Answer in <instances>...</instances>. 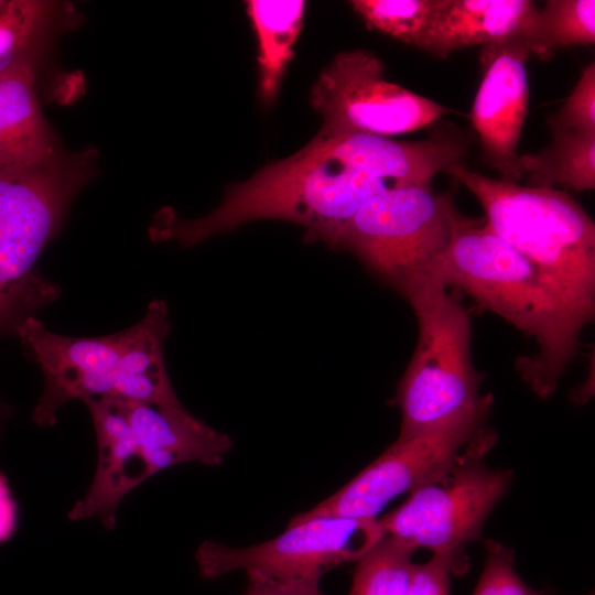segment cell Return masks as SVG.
<instances>
[{"mask_svg":"<svg viewBox=\"0 0 595 595\" xmlns=\"http://www.w3.org/2000/svg\"><path fill=\"white\" fill-rule=\"evenodd\" d=\"M467 143L447 133L420 141L321 131L296 153L229 185L208 215L186 219L163 208L149 228L155 242L183 248L257 219H281L304 229L305 240L332 247L340 228L368 202L394 187L432 183L462 163Z\"/></svg>","mask_w":595,"mask_h":595,"instance_id":"cell-1","label":"cell"},{"mask_svg":"<svg viewBox=\"0 0 595 595\" xmlns=\"http://www.w3.org/2000/svg\"><path fill=\"white\" fill-rule=\"evenodd\" d=\"M428 273L467 294L519 332L533 338L537 353L516 369L538 397H551L574 359L584 326L552 281L485 223L461 216L446 250Z\"/></svg>","mask_w":595,"mask_h":595,"instance_id":"cell-2","label":"cell"},{"mask_svg":"<svg viewBox=\"0 0 595 595\" xmlns=\"http://www.w3.org/2000/svg\"><path fill=\"white\" fill-rule=\"evenodd\" d=\"M171 329L167 305L153 300L133 326L100 337H69L48 331L35 316L15 335L29 360L44 378L32 419L52 426L71 400L117 398L165 408H181L164 361Z\"/></svg>","mask_w":595,"mask_h":595,"instance_id":"cell-3","label":"cell"},{"mask_svg":"<svg viewBox=\"0 0 595 595\" xmlns=\"http://www.w3.org/2000/svg\"><path fill=\"white\" fill-rule=\"evenodd\" d=\"M446 173L479 202L485 223L536 264L585 327L595 314V225L567 193L497 180L462 163Z\"/></svg>","mask_w":595,"mask_h":595,"instance_id":"cell-4","label":"cell"},{"mask_svg":"<svg viewBox=\"0 0 595 595\" xmlns=\"http://www.w3.org/2000/svg\"><path fill=\"white\" fill-rule=\"evenodd\" d=\"M97 154L62 152L40 166L0 173V340L58 299L60 286L36 263L94 177Z\"/></svg>","mask_w":595,"mask_h":595,"instance_id":"cell-5","label":"cell"},{"mask_svg":"<svg viewBox=\"0 0 595 595\" xmlns=\"http://www.w3.org/2000/svg\"><path fill=\"white\" fill-rule=\"evenodd\" d=\"M450 289L426 273L400 292L414 312L419 333L393 399L401 412L399 437L489 415L493 397L479 390L469 315L462 293Z\"/></svg>","mask_w":595,"mask_h":595,"instance_id":"cell-6","label":"cell"},{"mask_svg":"<svg viewBox=\"0 0 595 595\" xmlns=\"http://www.w3.org/2000/svg\"><path fill=\"white\" fill-rule=\"evenodd\" d=\"M461 216L432 183L402 185L363 206L331 248L349 251L400 293L446 250Z\"/></svg>","mask_w":595,"mask_h":595,"instance_id":"cell-7","label":"cell"},{"mask_svg":"<svg viewBox=\"0 0 595 595\" xmlns=\"http://www.w3.org/2000/svg\"><path fill=\"white\" fill-rule=\"evenodd\" d=\"M497 435L489 429L452 463L410 493L393 511L378 518L385 536L433 554L462 550L479 539L483 527L508 493L512 470L490 468L485 456Z\"/></svg>","mask_w":595,"mask_h":595,"instance_id":"cell-8","label":"cell"},{"mask_svg":"<svg viewBox=\"0 0 595 595\" xmlns=\"http://www.w3.org/2000/svg\"><path fill=\"white\" fill-rule=\"evenodd\" d=\"M97 440V467L85 496L68 512L71 520L97 517L112 530L117 510L132 489L177 465L170 419L159 405L117 398L89 399Z\"/></svg>","mask_w":595,"mask_h":595,"instance_id":"cell-9","label":"cell"},{"mask_svg":"<svg viewBox=\"0 0 595 595\" xmlns=\"http://www.w3.org/2000/svg\"><path fill=\"white\" fill-rule=\"evenodd\" d=\"M385 64L372 52L338 53L314 83L310 102L326 134L392 136L434 123L451 109L383 78Z\"/></svg>","mask_w":595,"mask_h":595,"instance_id":"cell-10","label":"cell"},{"mask_svg":"<svg viewBox=\"0 0 595 595\" xmlns=\"http://www.w3.org/2000/svg\"><path fill=\"white\" fill-rule=\"evenodd\" d=\"M385 536L378 518L316 517L288 524L262 543L232 548L204 541L195 553L202 577L216 578L242 571L273 577H322L357 562Z\"/></svg>","mask_w":595,"mask_h":595,"instance_id":"cell-11","label":"cell"},{"mask_svg":"<svg viewBox=\"0 0 595 595\" xmlns=\"http://www.w3.org/2000/svg\"><path fill=\"white\" fill-rule=\"evenodd\" d=\"M488 416L433 432L399 437L371 464L314 508L295 515L289 524L316 517L378 518L393 498L411 493L452 463L490 428Z\"/></svg>","mask_w":595,"mask_h":595,"instance_id":"cell-12","label":"cell"},{"mask_svg":"<svg viewBox=\"0 0 595 595\" xmlns=\"http://www.w3.org/2000/svg\"><path fill=\"white\" fill-rule=\"evenodd\" d=\"M523 33L482 46V80L470 111L486 162L513 183L523 175L517 148L529 104L531 53Z\"/></svg>","mask_w":595,"mask_h":595,"instance_id":"cell-13","label":"cell"},{"mask_svg":"<svg viewBox=\"0 0 595 595\" xmlns=\"http://www.w3.org/2000/svg\"><path fill=\"white\" fill-rule=\"evenodd\" d=\"M39 65L28 62L0 77V173L40 166L63 152L41 110Z\"/></svg>","mask_w":595,"mask_h":595,"instance_id":"cell-14","label":"cell"},{"mask_svg":"<svg viewBox=\"0 0 595 595\" xmlns=\"http://www.w3.org/2000/svg\"><path fill=\"white\" fill-rule=\"evenodd\" d=\"M538 10L530 0H440L420 50L444 60L464 47L521 34Z\"/></svg>","mask_w":595,"mask_h":595,"instance_id":"cell-15","label":"cell"},{"mask_svg":"<svg viewBox=\"0 0 595 595\" xmlns=\"http://www.w3.org/2000/svg\"><path fill=\"white\" fill-rule=\"evenodd\" d=\"M246 7L258 41L259 96L270 105L293 58L306 4L303 0H249Z\"/></svg>","mask_w":595,"mask_h":595,"instance_id":"cell-16","label":"cell"},{"mask_svg":"<svg viewBox=\"0 0 595 595\" xmlns=\"http://www.w3.org/2000/svg\"><path fill=\"white\" fill-rule=\"evenodd\" d=\"M74 14L69 4L47 0H2L0 77L28 62H41L53 36Z\"/></svg>","mask_w":595,"mask_h":595,"instance_id":"cell-17","label":"cell"},{"mask_svg":"<svg viewBox=\"0 0 595 595\" xmlns=\"http://www.w3.org/2000/svg\"><path fill=\"white\" fill-rule=\"evenodd\" d=\"M520 164L528 174V186L593 190L595 132L554 130L551 143L538 153L520 155Z\"/></svg>","mask_w":595,"mask_h":595,"instance_id":"cell-18","label":"cell"},{"mask_svg":"<svg viewBox=\"0 0 595 595\" xmlns=\"http://www.w3.org/2000/svg\"><path fill=\"white\" fill-rule=\"evenodd\" d=\"M531 54L549 58L556 50L595 42L594 0H550L523 33Z\"/></svg>","mask_w":595,"mask_h":595,"instance_id":"cell-19","label":"cell"},{"mask_svg":"<svg viewBox=\"0 0 595 595\" xmlns=\"http://www.w3.org/2000/svg\"><path fill=\"white\" fill-rule=\"evenodd\" d=\"M415 550L383 536L356 563L348 595H404L409 585Z\"/></svg>","mask_w":595,"mask_h":595,"instance_id":"cell-20","label":"cell"},{"mask_svg":"<svg viewBox=\"0 0 595 595\" xmlns=\"http://www.w3.org/2000/svg\"><path fill=\"white\" fill-rule=\"evenodd\" d=\"M440 0H353L350 6L369 30L420 48Z\"/></svg>","mask_w":595,"mask_h":595,"instance_id":"cell-21","label":"cell"},{"mask_svg":"<svg viewBox=\"0 0 595 595\" xmlns=\"http://www.w3.org/2000/svg\"><path fill=\"white\" fill-rule=\"evenodd\" d=\"M484 549V569L473 595H552L550 589H536L520 577L511 548L488 539Z\"/></svg>","mask_w":595,"mask_h":595,"instance_id":"cell-22","label":"cell"},{"mask_svg":"<svg viewBox=\"0 0 595 595\" xmlns=\"http://www.w3.org/2000/svg\"><path fill=\"white\" fill-rule=\"evenodd\" d=\"M551 130L595 132V65L588 64L558 112L549 118Z\"/></svg>","mask_w":595,"mask_h":595,"instance_id":"cell-23","label":"cell"},{"mask_svg":"<svg viewBox=\"0 0 595 595\" xmlns=\"http://www.w3.org/2000/svg\"><path fill=\"white\" fill-rule=\"evenodd\" d=\"M462 550L433 554L414 563L404 595H451V582L462 565Z\"/></svg>","mask_w":595,"mask_h":595,"instance_id":"cell-24","label":"cell"},{"mask_svg":"<svg viewBox=\"0 0 595 595\" xmlns=\"http://www.w3.org/2000/svg\"><path fill=\"white\" fill-rule=\"evenodd\" d=\"M242 595H324L317 576L273 577L248 574Z\"/></svg>","mask_w":595,"mask_h":595,"instance_id":"cell-25","label":"cell"},{"mask_svg":"<svg viewBox=\"0 0 595 595\" xmlns=\"http://www.w3.org/2000/svg\"><path fill=\"white\" fill-rule=\"evenodd\" d=\"M20 509L8 476L0 469V545L9 542L18 532Z\"/></svg>","mask_w":595,"mask_h":595,"instance_id":"cell-26","label":"cell"},{"mask_svg":"<svg viewBox=\"0 0 595 595\" xmlns=\"http://www.w3.org/2000/svg\"><path fill=\"white\" fill-rule=\"evenodd\" d=\"M13 413L12 407L7 403L0 394V433L6 424V422L11 418Z\"/></svg>","mask_w":595,"mask_h":595,"instance_id":"cell-27","label":"cell"},{"mask_svg":"<svg viewBox=\"0 0 595 595\" xmlns=\"http://www.w3.org/2000/svg\"><path fill=\"white\" fill-rule=\"evenodd\" d=\"M1 2H2V0H0V6H1Z\"/></svg>","mask_w":595,"mask_h":595,"instance_id":"cell-28","label":"cell"}]
</instances>
